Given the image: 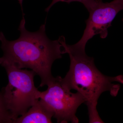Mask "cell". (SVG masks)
Returning <instances> with one entry per match:
<instances>
[{"instance_id":"6da1fadb","label":"cell","mask_w":123,"mask_h":123,"mask_svg":"<svg viewBox=\"0 0 123 123\" xmlns=\"http://www.w3.org/2000/svg\"><path fill=\"white\" fill-rule=\"evenodd\" d=\"M25 25L23 15L18 29L20 37L13 41L8 40L3 33L0 32L4 52L0 58V65L3 67L8 65L18 69H31L40 77V86H47L55 78L51 73L53 62L66 53L65 38L62 36L56 40L49 39L46 35L45 24L34 32L27 31Z\"/></svg>"},{"instance_id":"ba28073f","label":"cell","mask_w":123,"mask_h":123,"mask_svg":"<svg viewBox=\"0 0 123 123\" xmlns=\"http://www.w3.org/2000/svg\"><path fill=\"white\" fill-rule=\"evenodd\" d=\"M12 121L4 103L1 93H0V123H12Z\"/></svg>"},{"instance_id":"277c9868","label":"cell","mask_w":123,"mask_h":123,"mask_svg":"<svg viewBox=\"0 0 123 123\" xmlns=\"http://www.w3.org/2000/svg\"><path fill=\"white\" fill-rule=\"evenodd\" d=\"M61 78L55 77L46 91H40L39 98L53 111L57 123H78L76 112L79 106L86 103L85 98L79 92H71L62 84Z\"/></svg>"},{"instance_id":"8992f818","label":"cell","mask_w":123,"mask_h":123,"mask_svg":"<svg viewBox=\"0 0 123 123\" xmlns=\"http://www.w3.org/2000/svg\"><path fill=\"white\" fill-rule=\"evenodd\" d=\"M54 113L40 99L34 104L24 114L14 120L13 123H51Z\"/></svg>"},{"instance_id":"9c48e42d","label":"cell","mask_w":123,"mask_h":123,"mask_svg":"<svg viewBox=\"0 0 123 123\" xmlns=\"http://www.w3.org/2000/svg\"><path fill=\"white\" fill-rule=\"evenodd\" d=\"M18 2H19V4L21 5V7L22 9V4L23 1V0H18Z\"/></svg>"},{"instance_id":"52a82bcc","label":"cell","mask_w":123,"mask_h":123,"mask_svg":"<svg viewBox=\"0 0 123 123\" xmlns=\"http://www.w3.org/2000/svg\"><path fill=\"white\" fill-rule=\"evenodd\" d=\"M102 1V0H52V2L50 5L46 9L45 11L48 12L51 8L55 4L58 2H65L69 4L72 2L77 1L82 3L86 8L87 9L88 12H89L94 8L98 4Z\"/></svg>"},{"instance_id":"3957f363","label":"cell","mask_w":123,"mask_h":123,"mask_svg":"<svg viewBox=\"0 0 123 123\" xmlns=\"http://www.w3.org/2000/svg\"><path fill=\"white\" fill-rule=\"evenodd\" d=\"M7 72L8 83L1 92L6 108L12 121L24 114L39 99L40 91L35 85L33 70L3 66Z\"/></svg>"},{"instance_id":"5b68a950","label":"cell","mask_w":123,"mask_h":123,"mask_svg":"<svg viewBox=\"0 0 123 123\" xmlns=\"http://www.w3.org/2000/svg\"><path fill=\"white\" fill-rule=\"evenodd\" d=\"M123 9V0H114L110 2L101 1L89 12L86 20V27L82 37L76 44L69 47L79 51H85L87 42L94 36L99 35L102 38L107 37L108 29L116 16Z\"/></svg>"},{"instance_id":"7a4b0ae2","label":"cell","mask_w":123,"mask_h":123,"mask_svg":"<svg viewBox=\"0 0 123 123\" xmlns=\"http://www.w3.org/2000/svg\"><path fill=\"white\" fill-rule=\"evenodd\" d=\"M64 44L66 53L69 55L70 65L65 77L61 78L62 83L69 90H74L81 94L86 100L88 107L89 123H104L97 111L98 100L103 92L109 91L116 97L120 85L123 84V76L110 77L104 75L97 68L94 59L86 54L85 51L73 50Z\"/></svg>"}]
</instances>
